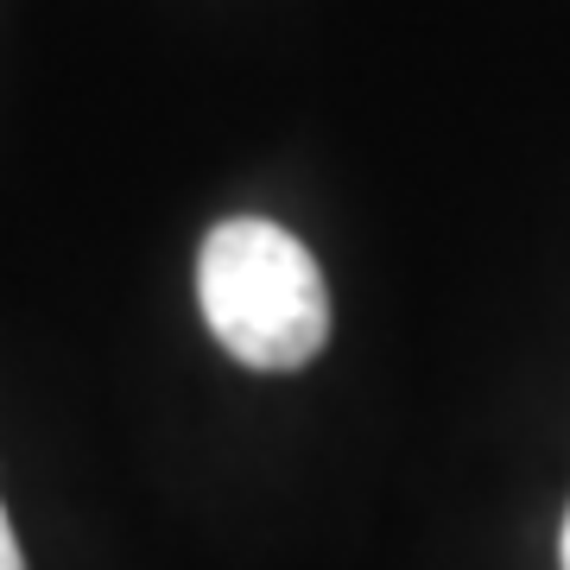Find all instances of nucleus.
<instances>
[{"mask_svg":"<svg viewBox=\"0 0 570 570\" xmlns=\"http://www.w3.org/2000/svg\"><path fill=\"white\" fill-rule=\"evenodd\" d=\"M0 570H26L20 564V539H13V527H7V513H0Z\"/></svg>","mask_w":570,"mask_h":570,"instance_id":"obj_2","label":"nucleus"},{"mask_svg":"<svg viewBox=\"0 0 570 570\" xmlns=\"http://www.w3.org/2000/svg\"><path fill=\"white\" fill-rule=\"evenodd\" d=\"M197 298L216 343L242 367L292 374L330 343V285L311 247L266 216H228L204 235Z\"/></svg>","mask_w":570,"mask_h":570,"instance_id":"obj_1","label":"nucleus"},{"mask_svg":"<svg viewBox=\"0 0 570 570\" xmlns=\"http://www.w3.org/2000/svg\"><path fill=\"white\" fill-rule=\"evenodd\" d=\"M564 570H570V520H564Z\"/></svg>","mask_w":570,"mask_h":570,"instance_id":"obj_3","label":"nucleus"}]
</instances>
